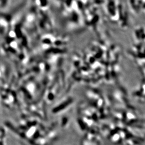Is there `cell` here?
I'll return each instance as SVG.
<instances>
[{"label": "cell", "instance_id": "6da1fadb", "mask_svg": "<svg viewBox=\"0 0 145 145\" xmlns=\"http://www.w3.org/2000/svg\"><path fill=\"white\" fill-rule=\"evenodd\" d=\"M120 139H121V137L120 136L119 133V134L118 133L114 134L112 137H111V141L115 143L119 142L120 141L119 140H120Z\"/></svg>", "mask_w": 145, "mask_h": 145}]
</instances>
